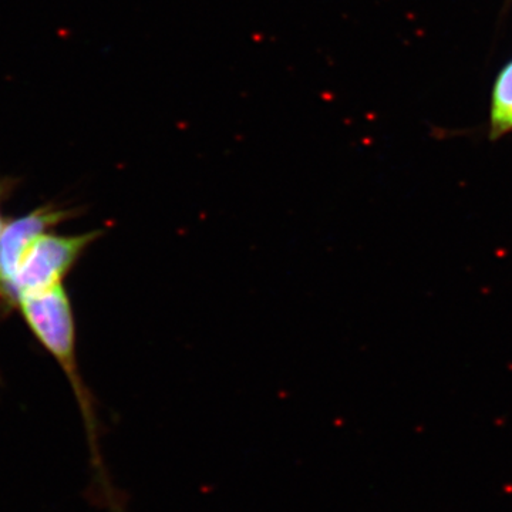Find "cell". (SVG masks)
Here are the masks:
<instances>
[{
	"mask_svg": "<svg viewBox=\"0 0 512 512\" xmlns=\"http://www.w3.org/2000/svg\"><path fill=\"white\" fill-rule=\"evenodd\" d=\"M23 319L28 323L35 338L62 367L64 375L72 384L74 396L80 410L93 451L94 468L103 474L100 454L97 451V417L93 397L80 375L76 357V323L72 303L63 285L39 295L25 296L18 302Z\"/></svg>",
	"mask_w": 512,
	"mask_h": 512,
	"instance_id": "6da1fadb",
	"label": "cell"
},
{
	"mask_svg": "<svg viewBox=\"0 0 512 512\" xmlns=\"http://www.w3.org/2000/svg\"><path fill=\"white\" fill-rule=\"evenodd\" d=\"M104 234L103 229L77 235H40L30 245L16 272L10 303L18 305L25 296L39 295L62 285L80 256Z\"/></svg>",
	"mask_w": 512,
	"mask_h": 512,
	"instance_id": "7a4b0ae2",
	"label": "cell"
},
{
	"mask_svg": "<svg viewBox=\"0 0 512 512\" xmlns=\"http://www.w3.org/2000/svg\"><path fill=\"white\" fill-rule=\"evenodd\" d=\"M70 218V211L46 205L8 221L0 234V296L10 302L13 281L23 255L40 235Z\"/></svg>",
	"mask_w": 512,
	"mask_h": 512,
	"instance_id": "3957f363",
	"label": "cell"
},
{
	"mask_svg": "<svg viewBox=\"0 0 512 512\" xmlns=\"http://www.w3.org/2000/svg\"><path fill=\"white\" fill-rule=\"evenodd\" d=\"M512 133V59L498 72L491 92V140H498Z\"/></svg>",
	"mask_w": 512,
	"mask_h": 512,
	"instance_id": "277c9868",
	"label": "cell"
},
{
	"mask_svg": "<svg viewBox=\"0 0 512 512\" xmlns=\"http://www.w3.org/2000/svg\"><path fill=\"white\" fill-rule=\"evenodd\" d=\"M0 194H2V191H0ZM6 222L2 220V214H0V234H2L3 228H5Z\"/></svg>",
	"mask_w": 512,
	"mask_h": 512,
	"instance_id": "5b68a950",
	"label": "cell"
}]
</instances>
